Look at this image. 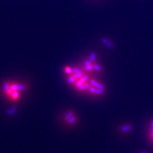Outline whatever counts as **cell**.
<instances>
[{"mask_svg":"<svg viewBox=\"0 0 153 153\" xmlns=\"http://www.w3.org/2000/svg\"><path fill=\"white\" fill-rule=\"evenodd\" d=\"M23 88L16 82H7L4 86L3 91L7 99L11 102H17L21 98Z\"/></svg>","mask_w":153,"mask_h":153,"instance_id":"obj_1","label":"cell"},{"mask_svg":"<svg viewBox=\"0 0 153 153\" xmlns=\"http://www.w3.org/2000/svg\"><path fill=\"white\" fill-rule=\"evenodd\" d=\"M65 71L66 73L69 74H71V73H73V70L71 69V68H69V67H66L65 69Z\"/></svg>","mask_w":153,"mask_h":153,"instance_id":"obj_2","label":"cell"},{"mask_svg":"<svg viewBox=\"0 0 153 153\" xmlns=\"http://www.w3.org/2000/svg\"><path fill=\"white\" fill-rule=\"evenodd\" d=\"M91 82L93 83V84H96V85H98V83H97V82H95V81H92ZM98 87L99 88L102 89V90L103 88H102V87H103L102 85H100V86H98Z\"/></svg>","mask_w":153,"mask_h":153,"instance_id":"obj_3","label":"cell"}]
</instances>
